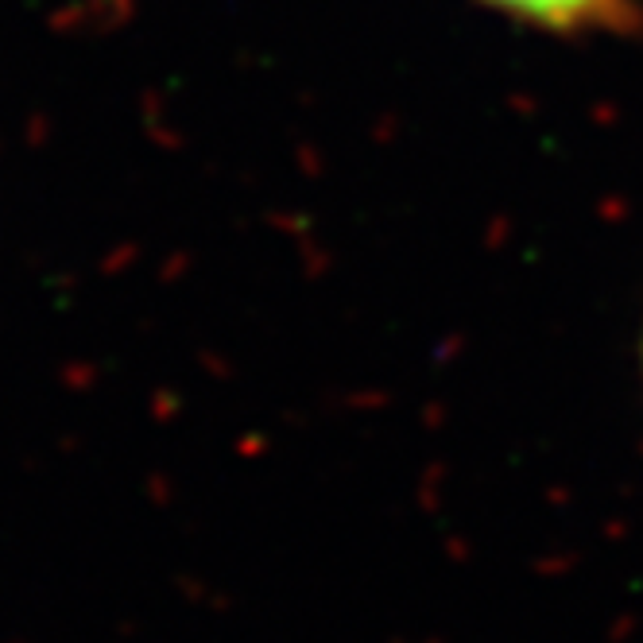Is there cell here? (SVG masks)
<instances>
[{
    "label": "cell",
    "instance_id": "1",
    "mask_svg": "<svg viewBox=\"0 0 643 643\" xmlns=\"http://www.w3.org/2000/svg\"><path fill=\"white\" fill-rule=\"evenodd\" d=\"M496 12L528 20L546 32H594V27H620L632 12L628 0H485Z\"/></svg>",
    "mask_w": 643,
    "mask_h": 643
}]
</instances>
